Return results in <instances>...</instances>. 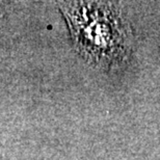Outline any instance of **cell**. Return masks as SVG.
<instances>
[{
	"label": "cell",
	"mask_w": 160,
	"mask_h": 160,
	"mask_svg": "<svg viewBox=\"0 0 160 160\" xmlns=\"http://www.w3.org/2000/svg\"><path fill=\"white\" fill-rule=\"evenodd\" d=\"M117 2H67L60 8L78 52L92 65L111 70L133 51L130 24Z\"/></svg>",
	"instance_id": "6da1fadb"
}]
</instances>
